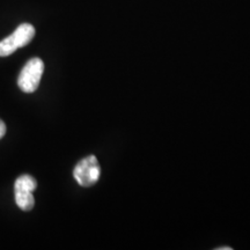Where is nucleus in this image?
I'll use <instances>...</instances> for the list:
<instances>
[{"label": "nucleus", "instance_id": "nucleus-2", "mask_svg": "<svg viewBox=\"0 0 250 250\" xmlns=\"http://www.w3.org/2000/svg\"><path fill=\"white\" fill-rule=\"evenodd\" d=\"M44 72V62L40 58H31L26 62L18 78V86L24 93H33L39 88Z\"/></svg>", "mask_w": 250, "mask_h": 250}, {"label": "nucleus", "instance_id": "nucleus-6", "mask_svg": "<svg viewBox=\"0 0 250 250\" xmlns=\"http://www.w3.org/2000/svg\"><path fill=\"white\" fill-rule=\"evenodd\" d=\"M217 250H232V248H229V247H221V248H218Z\"/></svg>", "mask_w": 250, "mask_h": 250}, {"label": "nucleus", "instance_id": "nucleus-1", "mask_svg": "<svg viewBox=\"0 0 250 250\" xmlns=\"http://www.w3.org/2000/svg\"><path fill=\"white\" fill-rule=\"evenodd\" d=\"M34 36H35L34 26H31L30 23L20 24L12 35L0 41V57H7L18 49L29 44Z\"/></svg>", "mask_w": 250, "mask_h": 250}, {"label": "nucleus", "instance_id": "nucleus-3", "mask_svg": "<svg viewBox=\"0 0 250 250\" xmlns=\"http://www.w3.org/2000/svg\"><path fill=\"white\" fill-rule=\"evenodd\" d=\"M37 188V181L30 175H21L14 184L15 203L22 211L33 210L35 205V198L33 192Z\"/></svg>", "mask_w": 250, "mask_h": 250}, {"label": "nucleus", "instance_id": "nucleus-5", "mask_svg": "<svg viewBox=\"0 0 250 250\" xmlns=\"http://www.w3.org/2000/svg\"><path fill=\"white\" fill-rule=\"evenodd\" d=\"M5 133H6V125L4 122L0 120V139L5 136Z\"/></svg>", "mask_w": 250, "mask_h": 250}, {"label": "nucleus", "instance_id": "nucleus-4", "mask_svg": "<svg viewBox=\"0 0 250 250\" xmlns=\"http://www.w3.org/2000/svg\"><path fill=\"white\" fill-rule=\"evenodd\" d=\"M73 176L81 187L94 186L101 176V167L98 158L95 155H89L78 162L73 170Z\"/></svg>", "mask_w": 250, "mask_h": 250}]
</instances>
